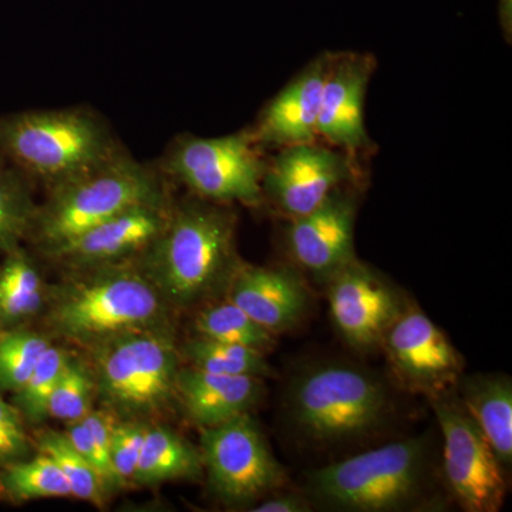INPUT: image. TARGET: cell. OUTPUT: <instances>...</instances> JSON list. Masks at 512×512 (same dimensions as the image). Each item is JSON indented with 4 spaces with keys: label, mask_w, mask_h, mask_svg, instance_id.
<instances>
[{
    "label": "cell",
    "mask_w": 512,
    "mask_h": 512,
    "mask_svg": "<svg viewBox=\"0 0 512 512\" xmlns=\"http://www.w3.org/2000/svg\"><path fill=\"white\" fill-rule=\"evenodd\" d=\"M431 433L392 441L305 476L312 507L338 512L439 510V473Z\"/></svg>",
    "instance_id": "6da1fadb"
},
{
    "label": "cell",
    "mask_w": 512,
    "mask_h": 512,
    "mask_svg": "<svg viewBox=\"0 0 512 512\" xmlns=\"http://www.w3.org/2000/svg\"><path fill=\"white\" fill-rule=\"evenodd\" d=\"M69 274L46 301L47 326L60 338L90 350L126 333L167 325L170 305L138 259Z\"/></svg>",
    "instance_id": "7a4b0ae2"
},
{
    "label": "cell",
    "mask_w": 512,
    "mask_h": 512,
    "mask_svg": "<svg viewBox=\"0 0 512 512\" xmlns=\"http://www.w3.org/2000/svg\"><path fill=\"white\" fill-rule=\"evenodd\" d=\"M237 217L227 205L195 197L173 205L167 227L138 258L168 305L187 308L221 289L241 264Z\"/></svg>",
    "instance_id": "3957f363"
},
{
    "label": "cell",
    "mask_w": 512,
    "mask_h": 512,
    "mask_svg": "<svg viewBox=\"0 0 512 512\" xmlns=\"http://www.w3.org/2000/svg\"><path fill=\"white\" fill-rule=\"evenodd\" d=\"M121 151L109 123L89 107L0 116V158L47 190Z\"/></svg>",
    "instance_id": "277c9868"
},
{
    "label": "cell",
    "mask_w": 512,
    "mask_h": 512,
    "mask_svg": "<svg viewBox=\"0 0 512 512\" xmlns=\"http://www.w3.org/2000/svg\"><path fill=\"white\" fill-rule=\"evenodd\" d=\"M47 191L28 238L42 255L128 208L170 200L163 174L126 150Z\"/></svg>",
    "instance_id": "5b68a950"
},
{
    "label": "cell",
    "mask_w": 512,
    "mask_h": 512,
    "mask_svg": "<svg viewBox=\"0 0 512 512\" xmlns=\"http://www.w3.org/2000/svg\"><path fill=\"white\" fill-rule=\"evenodd\" d=\"M293 429L322 446L363 439L384 426L393 412L382 377L345 362L319 363L299 373L288 389Z\"/></svg>",
    "instance_id": "8992f818"
},
{
    "label": "cell",
    "mask_w": 512,
    "mask_h": 512,
    "mask_svg": "<svg viewBox=\"0 0 512 512\" xmlns=\"http://www.w3.org/2000/svg\"><path fill=\"white\" fill-rule=\"evenodd\" d=\"M90 352L96 394L110 413L138 420L175 399L181 355L167 326L117 336Z\"/></svg>",
    "instance_id": "52a82bcc"
},
{
    "label": "cell",
    "mask_w": 512,
    "mask_h": 512,
    "mask_svg": "<svg viewBox=\"0 0 512 512\" xmlns=\"http://www.w3.org/2000/svg\"><path fill=\"white\" fill-rule=\"evenodd\" d=\"M258 146L249 130L221 137L183 134L168 147L161 170L202 200L258 207L265 200Z\"/></svg>",
    "instance_id": "ba28073f"
},
{
    "label": "cell",
    "mask_w": 512,
    "mask_h": 512,
    "mask_svg": "<svg viewBox=\"0 0 512 512\" xmlns=\"http://www.w3.org/2000/svg\"><path fill=\"white\" fill-rule=\"evenodd\" d=\"M443 440L441 477L467 512H497L507 495V471L458 399L456 390L429 397Z\"/></svg>",
    "instance_id": "9c48e42d"
},
{
    "label": "cell",
    "mask_w": 512,
    "mask_h": 512,
    "mask_svg": "<svg viewBox=\"0 0 512 512\" xmlns=\"http://www.w3.org/2000/svg\"><path fill=\"white\" fill-rule=\"evenodd\" d=\"M200 453L212 491L232 507H252L286 483L285 468L249 413L201 429Z\"/></svg>",
    "instance_id": "30bf717a"
},
{
    "label": "cell",
    "mask_w": 512,
    "mask_h": 512,
    "mask_svg": "<svg viewBox=\"0 0 512 512\" xmlns=\"http://www.w3.org/2000/svg\"><path fill=\"white\" fill-rule=\"evenodd\" d=\"M352 154L319 141L279 148L265 163L262 192L288 220L319 207L332 192L352 185Z\"/></svg>",
    "instance_id": "8fae6325"
},
{
    "label": "cell",
    "mask_w": 512,
    "mask_h": 512,
    "mask_svg": "<svg viewBox=\"0 0 512 512\" xmlns=\"http://www.w3.org/2000/svg\"><path fill=\"white\" fill-rule=\"evenodd\" d=\"M380 348L393 375L413 393L436 396L453 389L463 375V357L446 333L414 303H406Z\"/></svg>",
    "instance_id": "7c38bea8"
},
{
    "label": "cell",
    "mask_w": 512,
    "mask_h": 512,
    "mask_svg": "<svg viewBox=\"0 0 512 512\" xmlns=\"http://www.w3.org/2000/svg\"><path fill=\"white\" fill-rule=\"evenodd\" d=\"M325 284L330 318L340 338L363 352L380 348L387 329L406 306L403 293L357 256Z\"/></svg>",
    "instance_id": "4fadbf2b"
},
{
    "label": "cell",
    "mask_w": 512,
    "mask_h": 512,
    "mask_svg": "<svg viewBox=\"0 0 512 512\" xmlns=\"http://www.w3.org/2000/svg\"><path fill=\"white\" fill-rule=\"evenodd\" d=\"M170 200L137 205L45 252L67 271L120 264L140 258L167 227Z\"/></svg>",
    "instance_id": "5bb4252c"
},
{
    "label": "cell",
    "mask_w": 512,
    "mask_h": 512,
    "mask_svg": "<svg viewBox=\"0 0 512 512\" xmlns=\"http://www.w3.org/2000/svg\"><path fill=\"white\" fill-rule=\"evenodd\" d=\"M357 195L350 185L329 195L315 210L289 220L285 245L293 262L326 282L356 258Z\"/></svg>",
    "instance_id": "9a60e30c"
},
{
    "label": "cell",
    "mask_w": 512,
    "mask_h": 512,
    "mask_svg": "<svg viewBox=\"0 0 512 512\" xmlns=\"http://www.w3.org/2000/svg\"><path fill=\"white\" fill-rule=\"evenodd\" d=\"M373 70L375 59L370 55H332L323 84L318 137L352 156L370 147L365 99Z\"/></svg>",
    "instance_id": "2e32d148"
},
{
    "label": "cell",
    "mask_w": 512,
    "mask_h": 512,
    "mask_svg": "<svg viewBox=\"0 0 512 512\" xmlns=\"http://www.w3.org/2000/svg\"><path fill=\"white\" fill-rule=\"evenodd\" d=\"M225 291L227 301L274 336L295 328L311 303L305 282L295 272L244 262L235 269Z\"/></svg>",
    "instance_id": "e0dca14e"
},
{
    "label": "cell",
    "mask_w": 512,
    "mask_h": 512,
    "mask_svg": "<svg viewBox=\"0 0 512 512\" xmlns=\"http://www.w3.org/2000/svg\"><path fill=\"white\" fill-rule=\"evenodd\" d=\"M330 53L309 63L262 111L255 130L258 144L288 147L318 141V119Z\"/></svg>",
    "instance_id": "ac0fdd59"
},
{
    "label": "cell",
    "mask_w": 512,
    "mask_h": 512,
    "mask_svg": "<svg viewBox=\"0 0 512 512\" xmlns=\"http://www.w3.org/2000/svg\"><path fill=\"white\" fill-rule=\"evenodd\" d=\"M264 394V379L205 372L180 367L175 380V399L200 429L218 426L248 414Z\"/></svg>",
    "instance_id": "d6986e66"
},
{
    "label": "cell",
    "mask_w": 512,
    "mask_h": 512,
    "mask_svg": "<svg viewBox=\"0 0 512 512\" xmlns=\"http://www.w3.org/2000/svg\"><path fill=\"white\" fill-rule=\"evenodd\" d=\"M458 399L483 431L504 470L512 464V382L503 373L460 376Z\"/></svg>",
    "instance_id": "ffe728a7"
},
{
    "label": "cell",
    "mask_w": 512,
    "mask_h": 512,
    "mask_svg": "<svg viewBox=\"0 0 512 512\" xmlns=\"http://www.w3.org/2000/svg\"><path fill=\"white\" fill-rule=\"evenodd\" d=\"M0 262V330L25 326L45 308V282L32 256L20 247Z\"/></svg>",
    "instance_id": "44dd1931"
},
{
    "label": "cell",
    "mask_w": 512,
    "mask_h": 512,
    "mask_svg": "<svg viewBox=\"0 0 512 512\" xmlns=\"http://www.w3.org/2000/svg\"><path fill=\"white\" fill-rule=\"evenodd\" d=\"M202 473L204 467L200 450L167 427L146 426L134 483L154 485L175 480H197Z\"/></svg>",
    "instance_id": "7402d4cb"
},
{
    "label": "cell",
    "mask_w": 512,
    "mask_h": 512,
    "mask_svg": "<svg viewBox=\"0 0 512 512\" xmlns=\"http://www.w3.org/2000/svg\"><path fill=\"white\" fill-rule=\"evenodd\" d=\"M72 497L62 470L47 454L0 466V500L23 504L43 498Z\"/></svg>",
    "instance_id": "603a6c76"
},
{
    "label": "cell",
    "mask_w": 512,
    "mask_h": 512,
    "mask_svg": "<svg viewBox=\"0 0 512 512\" xmlns=\"http://www.w3.org/2000/svg\"><path fill=\"white\" fill-rule=\"evenodd\" d=\"M32 185L18 168L0 158V255L28 241L37 211Z\"/></svg>",
    "instance_id": "cb8c5ba5"
},
{
    "label": "cell",
    "mask_w": 512,
    "mask_h": 512,
    "mask_svg": "<svg viewBox=\"0 0 512 512\" xmlns=\"http://www.w3.org/2000/svg\"><path fill=\"white\" fill-rule=\"evenodd\" d=\"M188 365L205 372L231 376H254L266 379L274 369L261 350L195 336L180 349Z\"/></svg>",
    "instance_id": "d4e9b609"
},
{
    "label": "cell",
    "mask_w": 512,
    "mask_h": 512,
    "mask_svg": "<svg viewBox=\"0 0 512 512\" xmlns=\"http://www.w3.org/2000/svg\"><path fill=\"white\" fill-rule=\"evenodd\" d=\"M192 328L200 338L247 346L264 353L275 345L272 333L229 301L202 309Z\"/></svg>",
    "instance_id": "484cf974"
},
{
    "label": "cell",
    "mask_w": 512,
    "mask_h": 512,
    "mask_svg": "<svg viewBox=\"0 0 512 512\" xmlns=\"http://www.w3.org/2000/svg\"><path fill=\"white\" fill-rule=\"evenodd\" d=\"M50 345L46 335L26 326L0 330V392L19 390Z\"/></svg>",
    "instance_id": "4316f807"
},
{
    "label": "cell",
    "mask_w": 512,
    "mask_h": 512,
    "mask_svg": "<svg viewBox=\"0 0 512 512\" xmlns=\"http://www.w3.org/2000/svg\"><path fill=\"white\" fill-rule=\"evenodd\" d=\"M36 446L40 453L52 458L62 470L69 483L72 497L89 501L94 505H103L106 490L96 470L76 450L67 439L66 434L45 430L36 437Z\"/></svg>",
    "instance_id": "83f0119b"
},
{
    "label": "cell",
    "mask_w": 512,
    "mask_h": 512,
    "mask_svg": "<svg viewBox=\"0 0 512 512\" xmlns=\"http://www.w3.org/2000/svg\"><path fill=\"white\" fill-rule=\"evenodd\" d=\"M70 353L50 345L43 353L32 375L13 393L12 404L25 423L40 424L49 419V402Z\"/></svg>",
    "instance_id": "f1b7e54d"
},
{
    "label": "cell",
    "mask_w": 512,
    "mask_h": 512,
    "mask_svg": "<svg viewBox=\"0 0 512 512\" xmlns=\"http://www.w3.org/2000/svg\"><path fill=\"white\" fill-rule=\"evenodd\" d=\"M94 394L92 367L70 355L50 397L49 417L66 423L83 419L93 409Z\"/></svg>",
    "instance_id": "f546056e"
},
{
    "label": "cell",
    "mask_w": 512,
    "mask_h": 512,
    "mask_svg": "<svg viewBox=\"0 0 512 512\" xmlns=\"http://www.w3.org/2000/svg\"><path fill=\"white\" fill-rule=\"evenodd\" d=\"M146 424L140 420L117 421L111 434V463L117 477L126 485L136 474L143 450Z\"/></svg>",
    "instance_id": "4dcf8cb0"
},
{
    "label": "cell",
    "mask_w": 512,
    "mask_h": 512,
    "mask_svg": "<svg viewBox=\"0 0 512 512\" xmlns=\"http://www.w3.org/2000/svg\"><path fill=\"white\" fill-rule=\"evenodd\" d=\"M83 421L92 436L94 453H96V471L104 490L107 494L119 490L124 484L117 477L111 463V434L117 420L109 410L92 409L83 417Z\"/></svg>",
    "instance_id": "1f68e13d"
},
{
    "label": "cell",
    "mask_w": 512,
    "mask_h": 512,
    "mask_svg": "<svg viewBox=\"0 0 512 512\" xmlns=\"http://www.w3.org/2000/svg\"><path fill=\"white\" fill-rule=\"evenodd\" d=\"M32 453L25 420L12 403L0 396V466L23 460Z\"/></svg>",
    "instance_id": "d6a6232c"
},
{
    "label": "cell",
    "mask_w": 512,
    "mask_h": 512,
    "mask_svg": "<svg viewBox=\"0 0 512 512\" xmlns=\"http://www.w3.org/2000/svg\"><path fill=\"white\" fill-rule=\"evenodd\" d=\"M311 501L303 493H279L271 497L262 498L252 505L248 511L252 512H311Z\"/></svg>",
    "instance_id": "836d02e7"
}]
</instances>
